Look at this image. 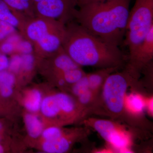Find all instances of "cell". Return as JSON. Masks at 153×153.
<instances>
[{
    "label": "cell",
    "instance_id": "6da1fadb",
    "mask_svg": "<svg viewBox=\"0 0 153 153\" xmlns=\"http://www.w3.org/2000/svg\"><path fill=\"white\" fill-rule=\"evenodd\" d=\"M62 47L81 67L120 68L125 63L126 56L119 47L94 36L75 21L65 25Z\"/></svg>",
    "mask_w": 153,
    "mask_h": 153
},
{
    "label": "cell",
    "instance_id": "7a4b0ae2",
    "mask_svg": "<svg viewBox=\"0 0 153 153\" xmlns=\"http://www.w3.org/2000/svg\"><path fill=\"white\" fill-rule=\"evenodd\" d=\"M131 0H98L79 7L74 21L93 35L119 47L124 40Z\"/></svg>",
    "mask_w": 153,
    "mask_h": 153
},
{
    "label": "cell",
    "instance_id": "3957f363",
    "mask_svg": "<svg viewBox=\"0 0 153 153\" xmlns=\"http://www.w3.org/2000/svg\"><path fill=\"white\" fill-rule=\"evenodd\" d=\"M116 71L107 77L90 114L107 116L113 120H124L126 116L124 106L125 97L129 87L138 86L140 83V75L126 66L122 71Z\"/></svg>",
    "mask_w": 153,
    "mask_h": 153
},
{
    "label": "cell",
    "instance_id": "277c9868",
    "mask_svg": "<svg viewBox=\"0 0 153 153\" xmlns=\"http://www.w3.org/2000/svg\"><path fill=\"white\" fill-rule=\"evenodd\" d=\"M65 25L49 18L35 17L29 20L21 36L30 42L35 58H46L62 47Z\"/></svg>",
    "mask_w": 153,
    "mask_h": 153
},
{
    "label": "cell",
    "instance_id": "5b68a950",
    "mask_svg": "<svg viewBox=\"0 0 153 153\" xmlns=\"http://www.w3.org/2000/svg\"><path fill=\"white\" fill-rule=\"evenodd\" d=\"M153 27V0H136L130 11L124 43L132 57Z\"/></svg>",
    "mask_w": 153,
    "mask_h": 153
},
{
    "label": "cell",
    "instance_id": "8992f818",
    "mask_svg": "<svg viewBox=\"0 0 153 153\" xmlns=\"http://www.w3.org/2000/svg\"><path fill=\"white\" fill-rule=\"evenodd\" d=\"M85 127L97 132L111 149L119 152H131L133 144L131 133L124 126L114 120L86 118Z\"/></svg>",
    "mask_w": 153,
    "mask_h": 153
},
{
    "label": "cell",
    "instance_id": "52a82bcc",
    "mask_svg": "<svg viewBox=\"0 0 153 153\" xmlns=\"http://www.w3.org/2000/svg\"><path fill=\"white\" fill-rule=\"evenodd\" d=\"M78 0H44L34 4L36 17L54 19L66 25L74 21Z\"/></svg>",
    "mask_w": 153,
    "mask_h": 153
},
{
    "label": "cell",
    "instance_id": "ba28073f",
    "mask_svg": "<svg viewBox=\"0 0 153 153\" xmlns=\"http://www.w3.org/2000/svg\"><path fill=\"white\" fill-rule=\"evenodd\" d=\"M153 58V27L134 54L128 59L126 66L141 75L143 70L152 62Z\"/></svg>",
    "mask_w": 153,
    "mask_h": 153
},
{
    "label": "cell",
    "instance_id": "9c48e42d",
    "mask_svg": "<svg viewBox=\"0 0 153 153\" xmlns=\"http://www.w3.org/2000/svg\"><path fill=\"white\" fill-rule=\"evenodd\" d=\"M30 19L0 0V20L16 28L20 35Z\"/></svg>",
    "mask_w": 153,
    "mask_h": 153
},
{
    "label": "cell",
    "instance_id": "30bf717a",
    "mask_svg": "<svg viewBox=\"0 0 153 153\" xmlns=\"http://www.w3.org/2000/svg\"><path fill=\"white\" fill-rule=\"evenodd\" d=\"M146 97L138 92L134 91L126 94L124 106L128 117H141L145 110Z\"/></svg>",
    "mask_w": 153,
    "mask_h": 153
},
{
    "label": "cell",
    "instance_id": "8fae6325",
    "mask_svg": "<svg viewBox=\"0 0 153 153\" xmlns=\"http://www.w3.org/2000/svg\"><path fill=\"white\" fill-rule=\"evenodd\" d=\"M118 69L117 68H100L95 72L87 74L89 88L97 98L107 77Z\"/></svg>",
    "mask_w": 153,
    "mask_h": 153
},
{
    "label": "cell",
    "instance_id": "7c38bea8",
    "mask_svg": "<svg viewBox=\"0 0 153 153\" xmlns=\"http://www.w3.org/2000/svg\"><path fill=\"white\" fill-rule=\"evenodd\" d=\"M73 143L72 140L65 135L57 139L44 141L42 149L48 153H63L69 150Z\"/></svg>",
    "mask_w": 153,
    "mask_h": 153
},
{
    "label": "cell",
    "instance_id": "4fadbf2b",
    "mask_svg": "<svg viewBox=\"0 0 153 153\" xmlns=\"http://www.w3.org/2000/svg\"><path fill=\"white\" fill-rule=\"evenodd\" d=\"M40 110L44 116L48 118L56 117L60 114H62L55 94L43 99Z\"/></svg>",
    "mask_w": 153,
    "mask_h": 153
},
{
    "label": "cell",
    "instance_id": "5bb4252c",
    "mask_svg": "<svg viewBox=\"0 0 153 153\" xmlns=\"http://www.w3.org/2000/svg\"><path fill=\"white\" fill-rule=\"evenodd\" d=\"M25 123L28 134L33 138H37L41 135L43 125L41 120L33 113L27 114L25 117Z\"/></svg>",
    "mask_w": 153,
    "mask_h": 153
},
{
    "label": "cell",
    "instance_id": "9a60e30c",
    "mask_svg": "<svg viewBox=\"0 0 153 153\" xmlns=\"http://www.w3.org/2000/svg\"><path fill=\"white\" fill-rule=\"evenodd\" d=\"M12 8L21 12L30 18L36 17L33 0H2Z\"/></svg>",
    "mask_w": 153,
    "mask_h": 153
},
{
    "label": "cell",
    "instance_id": "2e32d148",
    "mask_svg": "<svg viewBox=\"0 0 153 153\" xmlns=\"http://www.w3.org/2000/svg\"><path fill=\"white\" fill-rule=\"evenodd\" d=\"M42 100V94L40 91L36 89L29 91L24 100L25 108L30 112H38L40 111Z\"/></svg>",
    "mask_w": 153,
    "mask_h": 153
},
{
    "label": "cell",
    "instance_id": "e0dca14e",
    "mask_svg": "<svg viewBox=\"0 0 153 153\" xmlns=\"http://www.w3.org/2000/svg\"><path fill=\"white\" fill-rule=\"evenodd\" d=\"M81 67L71 69L64 73L63 78L67 84L73 85L86 74Z\"/></svg>",
    "mask_w": 153,
    "mask_h": 153
},
{
    "label": "cell",
    "instance_id": "ac0fdd59",
    "mask_svg": "<svg viewBox=\"0 0 153 153\" xmlns=\"http://www.w3.org/2000/svg\"><path fill=\"white\" fill-rule=\"evenodd\" d=\"M71 91L76 97L89 89V83L88 79L87 73H86L81 79L76 83L72 85Z\"/></svg>",
    "mask_w": 153,
    "mask_h": 153
},
{
    "label": "cell",
    "instance_id": "d6986e66",
    "mask_svg": "<svg viewBox=\"0 0 153 153\" xmlns=\"http://www.w3.org/2000/svg\"><path fill=\"white\" fill-rule=\"evenodd\" d=\"M63 131L60 128L52 126L43 130L41 135L45 141L52 140L64 135Z\"/></svg>",
    "mask_w": 153,
    "mask_h": 153
},
{
    "label": "cell",
    "instance_id": "ffe728a7",
    "mask_svg": "<svg viewBox=\"0 0 153 153\" xmlns=\"http://www.w3.org/2000/svg\"><path fill=\"white\" fill-rule=\"evenodd\" d=\"M17 33L19 32L16 28L0 20V43Z\"/></svg>",
    "mask_w": 153,
    "mask_h": 153
},
{
    "label": "cell",
    "instance_id": "44dd1931",
    "mask_svg": "<svg viewBox=\"0 0 153 153\" xmlns=\"http://www.w3.org/2000/svg\"><path fill=\"white\" fill-rule=\"evenodd\" d=\"M15 74L7 70L0 71V86L10 85L13 86L16 82Z\"/></svg>",
    "mask_w": 153,
    "mask_h": 153
},
{
    "label": "cell",
    "instance_id": "7402d4cb",
    "mask_svg": "<svg viewBox=\"0 0 153 153\" xmlns=\"http://www.w3.org/2000/svg\"><path fill=\"white\" fill-rule=\"evenodd\" d=\"M22 58L21 55L14 54L13 55L9 61V67L8 69L12 73H18L22 69Z\"/></svg>",
    "mask_w": 153,
    "mask_h": 153
},
{
    "label": "cell",
    "instance_id": "603a6c76",
    "mask_svg": "<svg viewBox=\"0 0 153 153\" xmlns=\"http://www.w3.org/2000/svg\"><path fill=\"white\" fill-rule=\"evenodd\" d=\"M9 61L10 60L7 55L0 51V71H4L8 69Z\"/></svg>",
    "mask_w": 153,
    "mask_h": 153
},
{
    "label": "cell",
    "instance_id": "cb8c5ba5",
    "mask_svg": "<svg viewBox=\"0 0 153 153\" xmlns=\"http://www.w3.org/2000/svg\"><path fill=\"white\" fill-rule=\"evenodd\" d=\"M13 86L10 85H4L0 86V94L3 97L7 98L13 94Z\"/></svg>",
    "mask_w": 153,
    "mask_h": 153
},
{
    "label": "cell",
    "instance_id": "d4e9b609",
    "mask_svg": "<svg viewBox=\"0 0 153 153\" xmlns=\"http://www.w3.org/2000/svg\"><path fill=\"white\" fill-rule=\"evenodd\" d=\"M153 98L152 96L146 97L145 110H146L148 114L153 117Z\"/></svg>",
    "mask_w": 153,
    "mask_h": 153
},
{
    "label": "cell",
    "instance_id": "484cf974",
    "mask_svg": "<svg viewBox=\"0 0 153 153\" xmlns=\"http://www.w3.org/2000/svg\"><path fill=\"white\" fill-rule=\"evenodd\" d=\"M98 1V0H78V7L83 5L87 3L91 2L94 1Z\"/></svg>",
    "mask_w": 153,
    "mask_h": 153
},
{
    "label": "cell",
    "instance_id": "4316f807",
    "mask_svg": "<svg viewBox=\"0 0 153 153\" xmlns=\"http://www.w3.org/2000/svg\"><path fill=\"white\" fill-rule=\"evenodd\" d=\"M4 148H3L2 146L1 145H0V153H2L4 152Z\"/></svg>",
    "mask_w": 153,
    "mask_h": 153
},
{
    "label": "cell",
    "instance_id": "83f0119b",
    "mask_svg": "<svg viewBox=\"0 0 153 153\" xmlns=\"http://www.w3.org/2000/svg\"><path fill=\"white\" fill-rule=\"evenodd\" d=\"M3 128V125L0 122V131Z\"/></svg>",
    "mask_w": 153,
    "mask_h": 153
}]
</instances>
